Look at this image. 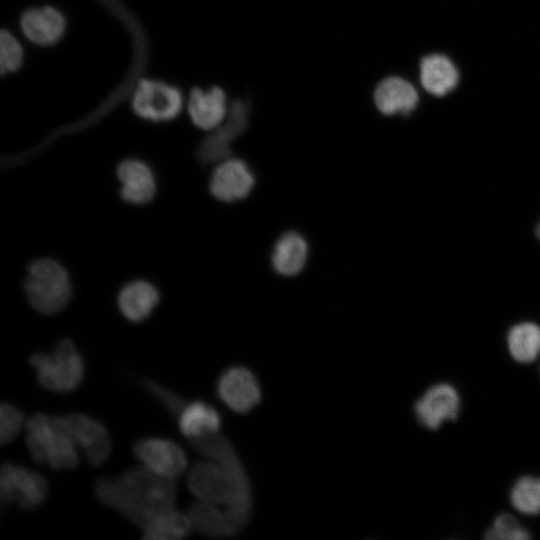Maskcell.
<instances>
[{"mask_svg":"<svg viewBox=\"0 0 540 540\" xmlns=\"http://www.w3.org/2000/svg\"><path fill=\"white\" fill-rule=\"evenodd\" d=\"M249 111L246 100L238 99L231 104L225 120L211 130L198 146L196 157L201 164H218L230 157L232 142L247 127Z\"/></svg>","mask_w":540,"mask_h":540,"instance_id":"9c48e42d","label":"cell"},{"mask_svg":"<svg viewBox=\"0 0 540 540\" xmlns=\"http://www.w3.org/2000/svg\"><path fill=\"white\" fill-rule=\"evenodd\" d=\"M506 348L518 364L536 362L540 358V325L531 321L512 325L506 334Z\"/></svg>","mask_w":540,"mask_h":540,"instance_id":"7402d4cb","label":"cell"},{"mask_svg":"<svg viewBox=\"0 0 540 540\" xmlns=\"http://www.w3.org/2000/svg\"><path fill=\"white\" fill-rule=\"evenodd\" d=\"M308 255L305 239L296 232L283 234L272 253V265L283 276H295L304 267Z\"/></svg>","mask_w":540,"mask_h":540,"instance_id":"603a6c76","label":"cell"},{"mask_svg":"<svg viewBox=\"0 0 540 540\" xmlns=\"http://www.w3.org/2000/svg\"><path fill=\"white\" fill-rule=\"evenodd\" d=\"M25 428L26 445L35 462L53 470H70L78 465L77 443L62 416L38 412L26 420Z\"/></svg>","mask_w":540,"mask_h":540,"instance_id":"3957f363","label":"cell"},{"mask_svg":"<svg viewBox=\"0 0 540 540\" xmlns=\"http://www.w3.org/2000/svg\"><path fill=\"white\" fill-rule=\"evenodd\" d=\"M462 406L461 395L453 384L439 381L427 387L413 404L420 426L437 431L445 423L456 421Z\"/></svg>","mask_w":540,"mask_h":540,"instance_id":"52a82bcc","label":"cell"},{"mask_svg":"<svg viewBox=\"0 0 540 540\" xmlns=\"http://www.w3.org/2000/svg\"><path fill=\"white\" fill-rule=\"evenodd\" d=\"M206 459L191 468L187 485L201 501L226 506V512L241 531L252 513V490L246 470L230 440L219 433L190 440Z\"/></svg>","mask_w":540,"mask_h":540,"instance_id":"6da1fadb","label":"cell"},{"mask_svg":"<svg viewBox=\"0 0 540 540\" xmlns=\"http://www.w3.org/2000/svg\"><path fill=\"white\" fill-rule=\"evenodd\" d=\"M23 412L11 403L3 402L0 406V442H12L25 425Z\"/></svg>","mask_w":540,"mask_h":540,"instance_id":"83f0119b","label":"cell"},{"mask_svg":"<svg viewBox=\"0 0 540 540\" xmlns=\"http://www.w3.org/2000/svg\"><path fill=\"white\" fill-rule=\"evenodd\" d=\"M19 25L23 35L31 43L48 47L57 44L63 38L67 21L56 7L44 5L24 10Z\"/></svg>","mask_w":540,"mask_h":540,"instance_id":"5bb4252c","label":"cell"},{"mask_svg":"<svg viewBox=\"0 0 540 540\" xmlns=\"http://www.w3.org/2000/svg\"><path fill=\"white\" fill-rule=\"evenodd\" d=\"M181 90L159 79H141L132 94L131 108L136 116L152 122H168L182 111Z\"/></svg>","mask_w":540,"mask_h":540,"instance_id":"8992f818","label":"cell"},{"mask_svg":"<svg viewBox=\"0 0 540 540\" xmlns=\"http://www.w3.org/2000/svg\"><path fill=\"white\" fill-rule=\"evenodd\" d=\"M218 505L198 500L188 509V515L194 530L213 538L232 537L239 529L231 520L226 510Z\"/></svg>","mask_w":540,"mask_h":540,"instance_id":"ffe728a7","label":"cell"},{"mask_svg":"<svg viewBox=\"0 0 540 540\" xmlns=\"http://www.w3.org/2000/svg\"><path fill=\"white\" fill-rule=\"evenodd\" d=\"M62 417L88 462L93 466L104 464L108 460L112 448L105 425L84 413H69Z\"/></svg>","mask_w":540,"mask_h":540,"instance_id":"7c38bea8","label":"cell"},{"mask_svg":"<svg viewBox=\"0 0 540 540\" xmlns=\"http://www.w3.org/2000/svg\"><path fill=\"white\" fill-rule=\"evenodd\" d=\"M255 178L248 165L238 158H227L214 169L209 188L212 195L223 202L246 198L253 189Z\"/></svg>","mask_w":540,"mask_h":540,"instance_id":"4fadbf2b","label":"cell"},{"mask_svg":"<svg viewBox=\"0 0 540 540\" xmlns=\"http://www.w3.org/2000/svg\"><path fill=\"white\" fill-rule=\"evenodd\" d=\"M121 197L132 204H145L155 195L156 185L150 167L138 159H126L117 167Z\"/></svg>","mask_w":540,"mask_h":540,"instance_id":"e0dca14e","label":"cell"},{"mask_svg":"<svg viewBox=\"0 0 540 540\" xmlns=\"http://www.w3.org/2000/svg\"><path fill=\"white\" fill-rule=\"evenodd\" d=\"M24 286L30 304L45 315L58 313L71 298L68 273L51 258H41L29 265Z\"/></svg>","mask_w":540,"mask_h":540,"instance_id":"277c9868","label":"cell"},{"mask_svg":"<svg viewBox=\"0 0 540 540\" xmlns=\"http://www.w3.org/2000/svg\"><path fill=\"white\" fill-rule=\"evenodd\" d=\"M459 74L450 59L433 54L424 57L420 63V81L426 91L435 96H444L458 83Z\"/></svg>","mask_w":540,"mask_h":540,"instance_id":"44dd1931","label":"cell"},{"mask_svg":"<svg viewBox=\"0 0 540 540\" xmlns=\"http://www.w3.org/2000/svg\"><path fill=\"white\" fill-rule=\"evenodd\" d=\"M508 499L512 508L525 516L540 515V476L525 474L511 485Z\"/></svg>","mask_w":540,"mask_h":540,"instance_id":"d4e9b609","label":"cell"},{"mask_svg":"<svg viewBox=\"0 0 540 540\" xmlns=\"http://www.w3.org/2000/svg\"><path fill=\"white\" fill-rule=\"evenodd\" d=\"M136 458L155 474L175 479L187 468V457L177 443L158 437L138 440L133 445Z\"/></svg>","mask_w":540,"mask_h":540,"instance_id":"8fae6325","label":"cell"},{"mask_svg":"<svg viewBox=\"0 0 540 540\" xmlns=\"http://www.w3.org/2000/svg\"><path fill=\"white\" fill-rule=\"evenodd\" d=\"M535 233H536L537 238L540 240V222L536 226Z\"/></svg>","mask_w":540,"mask_h":540,"instance_id":"f546056e","label":"cell"},{"mask_svg":"<svg viewBox=\"0 0 540 540\" xmlns=\"http://www.w3.org/2000/svg\"><path fill=\"white\" fill-rule=\"evenodd\" d=\"M176 419L180 432L189 441L218 433L222 425L218 411L202 400L185 403Z\"/></svg>","mask_w":540,"mask_h":540,"instance_id":"ac0fdd59","label":"cell"},{"mask_svg":"<svg viewBox=\"0 0 540 540\" xmlns=\"http://www.w3.org/2000/svg\"><path fill=\"white\" fill-rule=\"evenodd\" d=\"M187 111L196 127L211 131L220 125L227 116L225 92L218 86L207 90L194 87L189 92Z\"/></svg>","mask_w":540,"mask_h":540,"instance_id":"9a60e30c","label":"cell"},{"mask_svg":"<svg viewBox=\"0 0 540 540\" xmlns=\"http://www.w3.org/2000/svg\"><path fill=\"white\" fill-rule=\"evenodd\" d=\"M40 385L57 393L77 389L84 377V362L72 340L61 339L51 353L38 352L30 357Z\"/></svg>","mask_w":540,"mask_h":540,"instance_id":"5b68a950","label":"cell"},{"mask_svg":"<svg viewBox=\"0 0 540 540\" xmlns=\"http://www.w3.org/2000/svg\"><path fill=\"white\" fill-rule=\"evenodd\" d=\"M418 93L407 80L390 76L383 79L375 88L374 102L384 115H409L418 104Z\"/></svg>","mask_w":540,"mask_h":540,"instance_id":"2e32d148","label":"cell"},{"mask_svg":"<svg viewBox=\"0 0 540 540\" xmlns=\"http://www.w3.org/2000/svg\"><path fill=\"white\" fill-rule=\"evenodd\" d=\"M158 302L157 289L143 280L126 284L118 296L119 310L131 322H141L149 317Z\"/></svg>","mask_w":540,"mask_h":540,"instance_id":"d6986e66","label":"cell"},{"mask_svg":"<svg viewBox=\"0 0 540 540\" xmlns=\"http://www.w3.org/2000/svg\"><path fill=\"white\" fill-rule=\"evenodd\" d=\"M539 373H540V366H539Z\"/></svg>","mask_w":540,"mask_h":540,"instance_id":"4dcf8cb0","label":"cell"},{"mask_svg":"<svg viewBox=\"0 0 540 540\" xmlns=\"http://www.w3.org/2000/svg\"><path fill=\"white\" fill-rule=\"evenodd\" d=\"M216 392L219 399L232 411L245 414L261 401L262 391L255 374L244 366H230L218 377Z\"/></svg>","mask_w":540,"mask_h":540,"instance_id":"30bf717a","label":"cell"},{"mask_svg":"<svg viewBox=\"0 0 540 540\" xmlns=\"http://www.w3.org/2000/svg\"><path fill=\"white\" fill-rule=\"evenodd\" d=\"M48 482L40 473L5 462L0 472V499L23 510L38 508L47 498Z\"/></svg>","mask_w":540,"mask_h":540,"instance_id":"ba28073f","label":"cell"},{"mask_svg":"<svg viewBox=\"0 0 540 540\" xmlns=\"http://www.w3.org/2000/svg\"><path fill=\"white\" fill-rule=\"evenodd\" d=\"M146 389L166 408L175 418L185 405V400L174 391L151 380L143 382Z\"/></svg>","mask_w":540,"mask_h":540,"instance_id":"f1b7e54d","label":"cell"},{"mask_svg":"<svg viewBox=\"0 0 540 540\" xmlns=\"http://www.w3.org/2000/svg\"><path fill=\"white\" fill-rule=\"evenodd\" d=\"M24 49L21 42L9 30L0 33V70L1 73L17 72L24 63Z\"/></svg>","mask_w":540,"mask_h":540,"instance_id":"4316f807","label":"cell"},{"mask_svg":"<svg viewBox=\"0 0 540 540\" xmlns=\"http://www.w3.org/2000/svg\"><path fill=\"white\" fill-rule=\"evenodd\" d=\"M143 538L149 540H179L193 529L188 514L174 508L153 517L143 528Z\"/></svg>","mask_w":540,"mask_h":540,"instance_id":"cb8c5ba5","label":"cell"},{"mask_svg":"<svg viewBox=\"0 0 540 540\" xmlns=\"http://www.w3.org/2000/svg\"><path fill=\"white\" fill-rule=\"evenodd\" d=\"M94 492L102 504L143 528L159 513L175 507L177 484L139 466L97 480Z\"/></svg>","mask_w":540,"mask_h":540,"instance_id":"7a4b0ae2","label":"cell"},{"mask_svg":"<svg viewBox=\"0 0 540 540\" xmlns=\"http://www.w3.org/2000/svg\"><path fill=\"white\" fill-rule=\"evenodd\" d=\"M484 538L487 540H529L532 535L516 516L503 512L494 517L491 525L484 532Z\"/></svg>","mask_w":540,"mask_h":540,"instance_id":"484cf974","label":"cell"}]
</instances>
